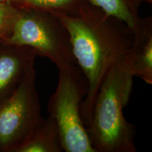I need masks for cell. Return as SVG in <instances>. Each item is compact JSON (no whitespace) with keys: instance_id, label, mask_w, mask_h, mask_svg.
Returning <instances> with one entry per match:
<instances>
[{"instance_id":"1","label":"cell","mask_w":152,"mask_h":152,"mask_svg":"<svg viewBox=\"0 0 152 152\" xmlns=\"http://www.w3.org/2000/svg\"><path fill=\"white\" fill-rule=\"evenodd\" d=\"M54 14L67 30L76 64L87 81V92L81 105L85 125L101 85L112 66L124 58L132 46L133 33L125 23L92 3L75 16Z\"/></svg>"},{"instance_id":"2","label":"cell","mask_w":152,"mask_h":152,"mask_svg":"<svg viewBox=\"0 0 152 152\" xmlns=\"http://www.w3.org/2000/svg\"><path fill=\"white\" fill-rule=\"evenodd\" d=\"M133 77L123 58L112 66L101 85L85 125L95 152L137 151L134 141L136 128L123 113Z\"/></svg>"},{"instance_id":"3","label":"cell","mask_w":152,"mask_h":152,"mask_svg":"<svg viewBox=\"0 0 152 152\" xmlns=\"http://www.w3.org/2000/svg\"><path fill=\"white\" fill-rule=\"evenodd\" d=\"M88 85L76 64L58 68V80L49 98L47 110L56 121L66 152H95L81 115V105Z\"/></svg>"},{"instance_id":"4","label":"cell","mask_w":152,"mask_h":152,"mask_svg":"<svg viewBox=\"0 0 152 152\" xmlns=\"http://www.w3.org/2000/svg\"><path fill=\"white\" fill-rule=\"evenodd\" d=\"M3 43L26 46L58 68L76 64L68 33L54 13L18 9Z\"/></svg>"},{"instance_id":"5","label":"cell","mask_w":152,"mask_h":152,"mask_svg":"<svg viewBox=\"0 0 152 152\" xmlns=\"http://www.w3.org/2000/svg\"><path fill=\"white\" fill-rule=\"evenodd\" d=\"M40 109L33 65L16 90L0 104V152H14L43 123Z\"/></svg>"},{"instance_id":"6","label":"cell","mask_w":152,"mask_h":152,"mask_svg":"<svg viewBox=\"0 0 152 152\" xmlns=\"http://www.w3.org/2000/svg\"><path fill=\"white\" fill-rule=\"evenodd\" d=\"M37 56L29 47L0 42V104L16 90Z\"/></svg>"},{"instance_id":"7","label":"cell","mask_w":152,"mask_h":152,"mask_svg":"<svg viewBox=\"0 0 152 152\" xmlns=\"http://www.w3.org/2000/svg\"><path fill=\"white\" fill-rule=\"evenodd\" d=\"M133 42L125 55V61L134 77L152 84V18L146 17L144 23L133 33Z\"/></svg>"},{"instance_id":"8","label":"cell","mask_w":152,"mask_h":152,"mask_svg":"<svg viewBox=\"0 0 152 152\" xmlns=\"http://www.w3.org/2000/svg\"><path fill=\"white\" fill-rule=\"evenodd\" d=\"M60 134L55 120L49 115L28 135L14 152H61Z\"/></svg>"},{"instance_id":"9","label":"cell","mask_w":152,"mask_h":152,"mask_svg":"<svg viewBox=\"0 0 152 152\" xmlns=\"http://www.w3.org/2000/svg\"><path fill=\"white\" fill-rule=\"evenodd\" d=\"M90 2L106 14L125 23L132 33L141 28L145 20L140 16L143 0H90Z\"/></svg>"},{"instance_id":"10","label":"cell","mask_w":152,"mask_h":152,"mask_svg":"<svg viewBox=\"0 0 152 152\" xmlns=\"http://www.w3.org/2000/svg\"><path fill=\"white\" fill-rule=\"evenodd\" d=\"M18 9H31L75 16L91 3L90 0H7Z\"/></svg>"},{"instance_id":"11","label":"cell","mask_w":152,"mask_h":152,"mask_svg":"<svg viewBox=\"0 0 152 152\" xmlns=\"http://www.w3.org/2000/svg\"><path fill=\"white\" fill-rule=\"evenodd\" d=\"M17 8L8 1L0 3V39L2 42L10 30Z\"/></svg>"},{"instance_id":"12","label":"cell","mask_w":152,"mask_h":152,"mask_svg":"<svg viewBox=\"0 0 152 152\" xmlns=\"http://www.w3.org/2000/svg\"><path fill=\"white\" fill-rule=\"evenodd\" d=\"M143 1H145V2H148V3H151L152 0H143Z\"/></svg>"},{"instance_id":"13","label":"cell","mask_w":152,"mask_h":152,"mask_svg":"<svg viewBox=\"0 0 152 152\" xmlns=\"http://www.w3.org/2000/svg\"><path fill=\"white\" fill-rule=\"evenodd\" d=\"M4 1H7V0H0V3L4 2Z\"/></svg>"},{"instance_id":"14","label":"cell","mask_w":152,"mask_h":152,"mask_svg":"<svg viewBox=\"0 0 152 152\" xmlns=\"http://www.w3.org/2000/svg\"><path fill=\"white\" fill-rule=\"evenodd\" d=\"M0 42H1V39H0Z\"/></svg>"}]
</instances>
